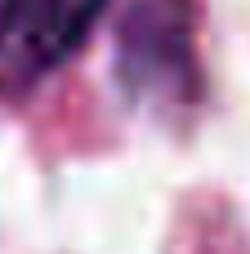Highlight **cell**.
<instances>
[{
    "instance_id": "1",
    "label": "cell",
    "mask_w": 250,
    "mask_h": 254,
    "mask_svg": "<svg viewBox=\"0 0 250 254\" xmlns=\"http://www.w3.org/2000/svg\"><path fill=\"white\" fill-rule=\"evenodd\" d=\"M116 76L139 107L179 103L192 85L188 0H134L116 31Z\"/></svg>"
},
{
    "instance_id": "2",
    "label": "cell",
    "mask_w": 250,
    "mask_h": 254,
    "mask_svg": "<svg viewBox=\"0 0 250 254\" xmlns=\"http://www.w3.org/2000/svg\"><path fill=\"white\" fill-rule=\"evenodd\" d=\"M107 13V0H27L13 31L4 36L22 76H45L63 58H72L85 36Z\"/></svg>"
},
{
    "instance_id": "3",
    "label": "cell",
    "mask_w": 250,
    "mask_h": 254,
    "mask_svg": "<svg viewBox=\"0 0 250 254\" xmlns=\"http://www.w3.org/2000/svg\"><path fill=\"white\" fill-rule=\"evenodd\" d=\"M22 4H27V0H0V45H4V36L13 31V22H18V13H22Z\"/></svg>"
}]
</instances>
